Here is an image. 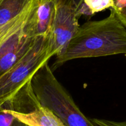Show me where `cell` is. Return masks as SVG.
<instances>
[{
    "mask_svg": "<svg viewBox=\"0 0 126 126\" xmlns=\"http://www.w3.org/2000/svg\"><path fill=\"white\" fill-rule=\"evenodd\" d=\"M126 54V28L113 9L108 17L80 26L65 52L56 57L54 69L66 62L82 58Z\"/></svg>",
    "mask_w": 126,
    "mask_h": 126,
    "instance_id": "1",
    "label": "cell"
},
{
    "mask_svg": "<svg viewBox=\"0 0 126 126\" xmlns=\"http://www.w3.org/2000/svg\"><path fill=\"white\" fill-rule=\"evenodd\" d=\"M31 82L41 105L51 110L66 126H96L81 112L57 79L49 62L36 71Z\"/></svg>",
    "mask_w": 126,
    "mask_h": 126,
    "instance_id": "2",
    "label": "cell"
},
{
    "mask_svg": "<svg viewBox=\"0 0 126 126\" xmlns=\"http://www.w3.org/2000/svg\"><path fill=\"white\" fill-rule=\"evenodd\" d=\"M54 55L56 52L53 49L50 33L37 36L28 52L0 76V105L32 79L36 71Z\"/></svg>",
    "mask_w": 126,
    "mask_h": 126,
    "instance_id": "3",
    "label": "cell"
},
{
    "mask_svg": "<svg viewBox=\"0 0 126 126\" xmlns=\"http://www.w3.org/2000/svg\"><path fill=\"white\" fill-rule=\"evenodd\" d=\"M35 23L36 11L29 20L0 46V76L17 63L32 47L37 36Z\"/></svg>",
    "mask_w": 126,
    "mask_h": 126,
    "instance_id": "4",
    "label": "cell"
},
{
    "mask_svg": "<svg viewBox=\"0 0 126 126\" xmlns=\"http://www.w3.org/2000/svg\"><path fill=\"white\" fill-rule=\"evenodd\" d=\"M79 16L73 6L55 1L50 37L56 57L62 55L79 28Z\"/></svg>",
    "mask_w": 126,
    "mask_h": 126,
    "instance_id": "5",
    "label": "cell"
},
{
    "mask_svg": "<svg viewBox=\"0 0 126 126\" xmlns=\"http://www.w3.org/2000/svg\"><path fill=\"white\" fill-rule=\"evenodd\" d=\"M31 80L4 102L10 110L18 113H28L41 106L33 91Z\"/></svg>",
    "mask_w": 126,
    "mask_h": 126,
    "instance_id": "6",
    "label": "cell"
},
{
    "mask_svg": "<svg viewBox=\"0 0 126 126\" xmlns=\"http://www.w3.org/2000/svg\"><path fill=\"white\" fill-rule=\"evenodd\" d=\"M12 114L28 126H66L51 110L40 106L28 113H21L11 110Z\"/></svg>",
    "mask_w": 126,
    "mask_h": 126,
    "instance_id": "7",
    "label": "cell"
},
{
    "mask_svg": "<svg viewBox=\"0 0 126 126\" xmlns=\"http://www.w3.org/2000/svg\"><path fill=\"white\" fill-rule=\"evenodd\" d=\"M36 36L47 35L50 32L55 9V0H37Z\"/></svg>",
    "mask_w": 126,
    "mask_h": 126,
    "instance_id": "8",
    "label": "cell"
},
{
    "mask_svg": "<svg viewBox=\"0 0 126 126\" xmlns=\"http://www.w3.org/2000/svg\"><path fill=\"white\" fill-rule=\"evenodd\" d=\"M32 0H0V32L27 9Z\"/></svg>",
    "mask_w": 126,
    "mask_h": 126,
    "instance_id": "9",
    "label": "cell"
},
{
    "mask_svg": "<svg viewBox=\"0 0 126 126\" xmlns=\"http://www.w3.org/2000/svg\"><path fill=\"white\" fill-rule=\"evenodd\" d=\"M0 126H28L16 118L5 105H0Z\"/></svg>",
    "mask_w": 126,
    "mask_h": 126,
    "instance_id": "10",
    "label": "cell"
},
{
    "mask_svg": "<svg viewBox=\"0 0 126 126\" xmlns=\"http://www.w3.org/2000/svg\"><path fill=\"white\" fill-rule=\"evenodd\" d=\"M91 16L107 9H114V0H83Z\"/></svg>",
    "mask_w": 126,
    "mask_h": 126,
    "instance_id": "11",
    "label": "cell"
},
{
    "mask_svg": "<svg viewBox=\"0 0 126 126\" xmlns=\"http://www.w3.org/2000/svg\"><path fill=\"white\" fill-rule=\"evenodd\" d=\"M96 126H126V122H116L101 119H91Z\"/></svg>",
    "mask_w": 126,
    "mask_h": 126,
    "instance_id": "12",
    "label": "cell"
},
{
    "mask_svg": "<svg viewBox=\"0 0 126 126\" xmlns=\"http://www.w3.org/2000/svg\"><path fill=\"white\" fill-rule=\"evenodd\" d=\"M55 1L73 6L77 11V12L83 4V0H55Z\"/></svg>",
    "mask_w": 126,
    "mask_h": 126,
    "instance_id": "13",
    "label": "cell"
},
{
    "mask_svg": "<svg viewBox=\"0 0 126 126\" xmlns=\"http://www.w3.org/2000/svg\"><path fill=\"white\" fill-rule=\"evenodd\" d=\"M16 30H7L0 33V46L13 34L16 32Z\"/></svg>",
    "mask_w": 126,
    "mask_h": 126,
    "instance_id": "14",
    "label": "cell"
},
{
    "mask_svg": "<svg viewBox=\"0 0 126 126\" xmlns=\"http://www.w3.org/2000/svg\"><path fill=\"white\" fill-rule=\"evenodd\" d=\"M116 14L119 17L121 22H122V23L124 25V27L126 28V6L124 8H123L121 11H119V12H117Z\"/></svg>",
    "mask_w": 126,
    "mask_h": 126,
    "instance_id": "15",
    "label": "cell"
},
{
    "mask_svg": "<svg viewBox=\"0 0 126 126\" xmlns=\"http://www.w3.org/2000/svg\"><path fill=\"white\" fill-rule=\"evenodd\" d=\"M125 55H126V54H125Z\"/></svg>",
    "mask_w": 126,
    "mask_h": 126,
    "instance_id": "16",
    "label": "cell"
}]
</instances>
